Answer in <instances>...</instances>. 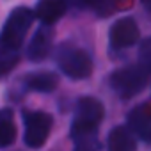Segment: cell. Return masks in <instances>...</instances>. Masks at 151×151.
I'll list each match as a JSON object with an SVG mask.
<instances>
[{"instance_id":"obj_1","label":"cell","mask_w":151,"mask_h":151,"mask_svg":"<svg viewBox=\"0 0 151 151\" xmlns=\"http://www.w3.org/2000/svg\"><path fill=\"white\" fill-rule=\"evenodd\" d=\"M32 20L34 14L27 7H18L9 14L0 34V77L9 73V69L18 62L22 43L32 25Z\"/></svg>"},{"instance_id":"obj_2","label":"cell","mask_w":151,"mask_h":151,"mask_svg":"<svg viewBox=\"0 0 151 151\" xmlns=\"http://www.w3.org/2000/svg\"><path fill=\"white\" fill-rule=\"evenodd\" d=\"M147 77H149L147 62H142L117 69L110 78V86L121 98H132L146 87Z\"/></svg>"},{"instance_id":"obj_3","label":"cell","mask_w":151,"mask_h":151,"mask_svg":"<svg viewBox=\"0 0 151 151\" xmlns=\"http://www.w3.org/2000/svg\"><path fill=\"white\" fill-rule=\"evenodd\" d=\"M59 66L69 78L82 80L87 78L93 71V59L80 48H64L59 55Z\"/></svg>"},{"instance_id":"obj_4","label":"cell","mask_w":151,"mask_h":151,"mask_svg":"<svg viewBox=\"0 0 151 151\" xmlns=\"http://www.w3.org/2000/svg\"><path fill=\"white\" fill-rule=\"evenodd\" d=\"M103 119V105L96 98H82L75 110V121L71 126V135L96 130Z\"/></svg>"},{"instance_id":"obj_5","label":"cell","mask_w":151,"mask_h":151,"mask_svg":"<svg viewBox=\"0 0 151 151\" xmlns=\"http://www.w3.org/2000/svg\"><path fill=\"white\" fill-rule=\"evenodd\" d=\"M52 130V117L46 112H29L25 116V142L29 147H41Z\"/></svg>"},{"instance_id":"obj_6","label":"cell","mask_w":151,"mask_h":151,"mask_svg":"<svg viewBox=\"0 0 151 151\" xmlns=\"http://www.w3.org/2000/svg\"><path fill=\"white\" fill-rule=\"evenodd\" d=\"M139 39V27L133 18H123L110 29V46L114 50L130 48Z\"/></svg>"},{"instance_id":"obj_7","label":"cell","mask_w":151,"mask_h":151,"mask_svg":"<svg viewBox=\"0 0 151 151\" xmlns=\"http://www.w3.org/2000/svg\"><path fill=\"white\" fill-rule=\"evenodd\" d=\"M50 48H52V32L46 27H41L32 37L27 55H29L30 60L39 62V60L46 59V55L50 53Z\"/></svg>"},{"instance_id":"obj_8","label":"cell","mask_w":151,"mask_h":151,"mask_svg":"<svg viewBox=\"0 0 151 151\" xmlns=\"http://www.w3.org/2000/svg\"><path fill=\"white\" fill-rule=\"evenodd\" d=\"M130 126H132V132L137 133V137H140L144 142L149 140V133H151V124H149V105L147 103H142L139 105L137 109L132 110L130 117Z\"/></svg>"},{"instance_id":"obj_9","label":"cell","mask_w":151,"mask_h":151,"mask_svg":"<svg viewBox=\"0 0 151 151\" xmlns=\"http://www.w3.org/2000/svg\"><path fill=\"white\" fill-rule=\"evenodd\" d=\"M66 0H41L37 4L36 14L45 25H52L66 13Z\"/></svg>"},{"instance_id":"obj_10","label":"cell","mask_w":151,"mask_h":151,"mask_svg":"<svg viewBox=\"0 0 151 151\" xmlns=\"http://www.w3.org/2000/svg\"><path fill=\"white\" fill-rule=\"evenodd\" d=\"M109 151H135V140L130 130L117 126L109 135Z\"/></svg>"},{"instance_id":"obj_11","label":"cell","mask_w":151,"mask_h":151,"mask_svg":"<svg viewBox=\"0 0 151 151\" xmlns=\"http://www.w3.org/2000/svg\"><path fill=\"white\" fill-rule=\"evenodd\" d=\"M57 77L53 73H34V75H29L25 78V86L30 89V91H37V93H50L57 87Z\"/></svg>"},{"instance_id":"obj_12","label":"cell","mask_w":151,"mask_h":151,"mask_svg":"<svg viewBox=\"0 0 151 151\" xmlns=\"http://www.w3.org/2000/svg\"><path fill=\"white\" fill-rule=\"evenodd\" d=\"M14 137H16V126H14L13 112L2 110L0 112V147L13 144Z\"/></svg>"},{"instance_id":"obj_13","label":"cell","mask_w":151,"mask_h":151,"mask_svg":"<svg viewBox=\"0 0 151 151\" xmlns=\"http://www.w3.org/2000/svg\"><path fill=\"white\" fill-rule=\"evenodd\" d=\"M73 139H75V147H73V151H98V149H100L98 130H89V132L73 133Z\"/></svg>"},{"instance_id":"obj_14","label":"cell","mask_w":151,"mask_h":151,"mask_svg":"<svg viewBox=\"0 0 151 151\" xmlns=\"http://www.w3.org/2000/svg\"><path fill=\"white\" fill-rule=\"evenodd\" d=\"M66 4H71L75 7L93 9L98 14H107V13L112 11V2L110 0H66Z\"/></svg>"},{"instance_id":"obj_15","label":"cell","mask_w":151,"mask_h":151,"mask_svg":"<svg viewBox=\"0 0 151 151\" xmlns=\"http://www.w3.org/2000/svg\"><path fill=\"white\" fill-rule=\"evenodd\" d=\"M142 2H144V4H146V6H147V4H149V0H142Z\"/></svg>"}]
</instances>
